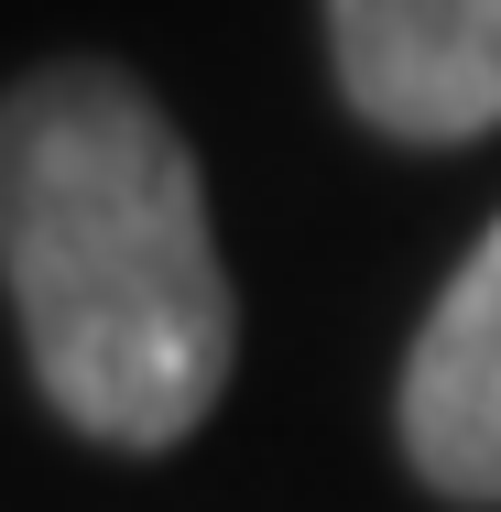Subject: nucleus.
<instances>
[{"label": "nucleus", "mask_w": 501, "mask_h": 512, "mask_svg": "<svg viewBox=\"0 0 501 512\" xmlns=\"http://www.w3.org/2000/svg\"><path fill=\"white\" fill-rule=\"evenodd\" d=\"M403 458L447 502H501V229L447 273L403 360Z\"/></svg>", "instance_id": "3"}, {"label": "nucleus", "mask_w": 501, "mask_h": 512, "mask_svg": "<svg viewBox=\"0 0 501 512\" xmlns=\"http://www.w3.org/2000/svg\"><path fill=\"white\" fill-rule=\"evenodd\" d=\"M0 284L33 382L99 447H175L229 393V273L175 120L120 66L0 88Z\"/></svg>", "instance_id": "1"}, {"label": "nucleus", "mask_w": 501, "mask_h": 512, "mask_svg": "<svg viewBox=\"0 0 501 512\" xmlns=\"http://www.w3.org/2000/svg\"><path fill=\"white\" fill-rule=\"evenodd\" d=\"M338 88L393 142L501 131V0H327Z\"/></svg>", "instance_id": "2"}]
</instances>
